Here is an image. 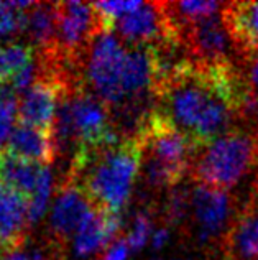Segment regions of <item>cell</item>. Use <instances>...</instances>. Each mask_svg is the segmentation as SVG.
Listing matches in <instances>:
<instances>
[{
	"label": "cell",
	"mask_w": 258,
	"mask_h": 260,
	"mask_svg": "<svg viewBox=\"0 0 258 260\" xmlns=\"http://www.w3.org/2000/svg\"><path fill=\"white\" fill-rule=\"evenodd\" d=\"M258 161V132L232 128L201 147L191 172L198 184L227 191L239 184Z\"/></svg>",
	"instance_id": "277c9868"
},
{
	"label": "cell",
	"mask_w": 258,
	"mask_h": 260,
	"mask_svg": "<svg viewBox=\"0 0 258 260\" xmlns=\"http://www.w3.org/2000/svg\"><path fill=\"white\" fill-rule=\"evenodd\" d=\"M226 245L229 260H258V189L235 216Z\"/></svg>",
	"instance_id": "9a60e30c"
},
{
	"label": "cell",
	"mask_w": 258,
	"mask_h": 260,
	"mask_svg": "<svg viewBox=\"0 0 258 260\" xmlns=\"http://www.w3.org/2000/svg\"><path fill=\"white\" fill-rule=\"evenodd\" d=\"M222 20L234 45L250 56H258V2L229 4Z\"/></svg>",
	"instance_id": "e0dca14e"
},
{
	"label": "cell",
	"mask_w": 258,
	"mask_h": 260,
	"mask_svg": "<svg viewBox=\"0 0 258 260\" xmlns=\"http://www.w3.org/2000/svg\"><path fill=\"white\" fill-rule=\"evenodd\" d=\"M2 260H31L28 250H26V244L23 245V247H20L17 250H12L9 252V254H5Z\"/></svg>",
	"instance_id": "d4e9b609"
},
{
	"label": "cell",
	"mask_w": 258,
	"mask_h": 260,
	"mask_svg": "<svg viewBox=\"0 0 258 260\" xmlns=\"http://www.w3.org/2000/svg\"><path fill=\"white\" fill-rule=\"evenodd\" d=\"M248 66V86L258 92V56H250V61H247Z\"/></svg>",
	"instance_id": "603a6c76"
},
{
	"label": "cell",
	"mask_w": 258,
	"mask_h": 260,
	"mask_svg": "<svg viewBox=\"0 0 258 260\" xmlns=\"http://www.w3.org/2000/svg\"><path fill=\"white\" fill-rule=\"evenodd\" d=\"M169 241V229L168 228H158L156 231H153L152 236V247L153 249H161L165 247Z\"/></svg>",
	"instance_id": "cb8c5ba5"
},
{
	"label": "cell",
	"mask_w": 258,
	"mask_h": 260,
	"mask_svg": "<svg viewBox=\"0 0 258 260\" xmlns=\"http://www.w3.org/2000/svg\"><path fill=\"white\" fill-rule=\"evenodd\" d=\"M23 35L38 53L56 50V9L53 4H33L25 12Z\"/></svg>",
	"instance_id": "ac0fdd59"
},
{
	"label": "cell",
	"mask_w": 258,
	"mask_h": 260,
	"mask_svg": "<svg viewBox=\"0 0 258 260\" xmlns=\"http://www.w3.org/2000/svg\"><path fill=\"white\" fill-rule=\"evenodd\" d=\"M250 86L227 63L182 59L161 76L155 89L158 112L199 147L219 139L240 119Z\"/></svg>",
	"instance_id": "6da1fadb"
},
{
	"label": "cell",
	"mask_w": 258,
	"mask_h": 260,
	"mask_svg": "<svg viewBox=\"0 0 258 260\" xmlns=\"http://www.w3.org/2000/svg\"><path fill=\"white\" fill-rule=\"evenodd\" d=\"M0 257H2V255H0Z\"/></svg>",
	"instance_id": "4316f807"
},
{
	"label": "cell",
	"mask_w": 258,
	"mask_h": 260,
	"mask_svg": "<svg viewBox=\"0 0 258 260\" xmlns=\"http://www.w3.org/2000/svg\"><path fill=\"white\" fill-rule=\"evenodd\" d=\"M92 201L87 198L79 186L71 181H63L59 184L56 200L53 203L50 214V241L59 247L76 236L78 229L94 211Z\"/></svg>",
	"instance_id": "9c48e42d"
},
{
	"label": "cell",
	"mask_w": 258,
	"mask_h": 260,
	"mask_svg": "<svg viewBox=\"0 0 258 260\" xmlns=\"http://www.w3.org/2000/svg\"><path fill=\"white\" fill-rule=\"evenodd\" d=\"M50 176H53L50 167L17 158L7 150H0V183L17 189L26 200H30Z\"/></svg>",
	"instance_id": "2e32d148"
},
{
	"label": "cell",
	"mask_w": 258,
	"mask_h": 260,
	"mask_svg": "<svg viewBox=\"0 0 258 260\" xmlns=\"http://www.w3.org/2000/svg\"><path fill=\"white\" fill-rule=\"evenodd\" d=\"M188 209L193 213L196 236L199 241L209 242L219 237L232 221L234 201L227 191L196 184L189 193Z\"/></svg>",
	"instance_id": "ba28073f"
},
{
	"label": "cell",
	"mask_w": 258,
	"mask_h": 260,
	"mask_svg": "<svg viewBox=\"0 0 258 260\" xmlns=\"http://www.w3.org/2000/svg\"><path fill=\"white\" fill-rule=\"evenodd\" d=\"M130 255V249L125 241H114L107 247L105 254L100 257L99 260H127Z\"/></svg>",
	"instance_id": "7402d4cb"
},
{
	"label": "cell",
	"mask_w": 258,
	"mask_h": 260,
	"mask_svg": "<svg viewBox=\"0 0 258 260\" xmlns=\"http://www.w3.org/2000/svg\"><path fill=\"white\" fill-rule=\"evenodd\" d=\"M153 236V221L148 213L140 211L135 214L132 221V228L128 231L125 242L128 245L130 252H138L145 247V245L152 241Z\"/></svg>",
	"instance_id": "44dd1931"
},
{
	"label": "cell",
	"mask_w": 258,
	"mask_h": 260,
	"mask_svg": "<svg viewBox=\"0 0 258 260\" xmlns=\"http://www.w3.org/2000/svg\"><path fill=\"white\" fill-rule=\"evenodd\" d=\"M56 9V51L64 58L76 61L87 50L91 40L105 31L102 22L91 4L59 2Z\"/></svg>",
	"instance_id": "8992f818"
},
{
	"label": "cell",
	"mask_w": 258,
	"mask_h": 260,
	"mask_svg": "<svg viewBox=\"0 0 258 260\" xmlns=\"http://www.w3.org/2000/svg\"><path fill=\"white\" fill-rule=\"evenodd\" d=\"M122 228L120 214L94 208L74 236V254L81 258L91 257L112 244Z\"/></svg>",
	"instance_id": "4fadbf2b"
},
{
	"label": "cell",
	"mask_w": 258,
	"mask_h": 260,
	"mask_svg": "<svg viewBox=\"0 0 258 260\" xmlns=\"http://www.w3.org/2000/svg\"><path fill=\"white\" fill-rule=\"evenodd\" d=\"M42 68L35 48L15 40H0V83L10 84L17 94L38 79Z\"/></svg>",
	"instance_id": "7c38bea8"
},
{
	"label": "cell",
	"mask_w": 258,
	"mask_h": 260,
	"mask_svg": "<svg viewBox=\"0 0 258 260\" xmlns=\"http://www.w3.org/2000/svg\"><path fill=\"white\" fill-rule=\"evenodd\" d=\"M178 37L189 53L196 56L194 61L199 63H227L234 45L227 26L219 15L182 26L178 30Z\"/></svg>",
	"instance_id": "30bf717a"
},
{
	"label": "cell",
	"mask_w": 258,
	"mask_h": 260,
	"mask_svg": "<svg viewBox=\"0 0 258 260\" xmlns=\"http://www.w3.org/2000/svg\"><path fill=\"white\" fill-rule=\"evenodd\" d=\"M67 89H71L69 84L59 76L40 73L38 79L25 89L18 101L17 115L20 124L53 134L61 95Z\"/></svg>",
	"instance_id": "52a82bcc"
},
{
	"label": "cell",
	"mask_w": 258,
	"mask_h": 260,
	"mask_svg": "<svg viewBox=\"0 0 258 260\" xmlns=\"http://www.w3.org/2000/svg\"><path fill=\"white\" fill-rule=\"evenodd\" d=\"M128 48L112 31H100L91 40L84 59L83 84L107 109H125L124 70Z\"/></svg>",
	"instance_id": "5b68a950"
},
{
	"label": "cell",
	"mask_w": 258,
	"mask_h": 260,
	"mask_svg": "<svg viewBox=\"0 0 258 260\" xmlns=\"http://www.w3.org/2000/svg\"><path fill=\"white\" fill-rule=\"evenodd\" d=\"M30 229L28 200L0 183V255L23 247Z\"/></svg>",
	"instance_id": "8fae6325"
},
{
	"label": "cell",
	"mask_w": 258,
	"mask_h": 260,
	"mask_svg": "<svg viewBox=\"0 0 258 260\" xmlns=\"http://www.w3.org/2000/svg\"><path fill=\"white\" fill-rule=\"evenodd\" d=\"M256 168H258V161H256ZM256 189H258V175H256Z\"/></svg>",
	"instance_id": "484cf974"
},
{
	"label": "cell",
	"mask_w": 258,
	"mask_h": 260,
	"mask_svg": "<svg viewBox=\"0 0 258 260\" xmlns=\"http://www.w3.org/2000/svg\"><path fill=\"white\" fill-rule=\"evenodd\" d=\"M141 167L137 139L76 150L66 181L74 183L99 209L120 214L133 193Z\"/></svg>",
	"instance_id": "7a4b0ae2"
},
{
	"label": "cell",
	"mask_w": 258,
	"mask_h": 260,
	"mask_svg": "<svg viewBox=\"0 0 258 260\" xmlns=\"http://www.w3.org/2000/svg\"><path fill=\"white\" fill-rule=\"evenodd\" d=\"M135 139L140 145L145 180L155 188L181 183L201 148L158 111L141 119Z\"/></svg>",
	"instance_id": "3957f363"
},
{
	"label": "cell",
	"mask_w": 258,
	"mask_h": 260,
	"mask_svg": "<svg viewBox=\"0 0 258 260\" xmlns=\"http://www.w3.org/2000/svg\"><path fill=\"white\" fill-rule=\"evenodd\" d=\"M7 152L17 158L50 167L58 155V147L51 132L18 122L7 140Z\"/></svg>",
	"instance_id": "5bb4252c"
},
{
	"label": "cell",
	"mask_w": 258,
	"mask_h": 260,
	"mask_svg": "<svg viewBox=\"0 0 258 260\" xmlns=\"http://www.w3.org/2000/svg\"><path fill=\"white\" fill-rule=\"evenodd\" d=\"M220 7L222 5L219 2H214V0H185V2L166 4V10L176 33H178V30L182 26L219 15L217 12Z\"/></svg>",
	"instance_id": "d6986e66"
},
{
	"label": "cell",
	"mask_w": 258,
	"mask_h": 260,
	"mask_svg": "<svg viewBox=\"0 0 258 260\" xmlns=\"http://www.w3.org/2000/svg\"><path fill=\"white\" fill-rule=\"evenodd\" d=\"M33 2H0V38H15L23 33L25 12Z\"/></svg>",
	"instance_id": "ffe728a7"
}]
</instances>
